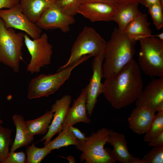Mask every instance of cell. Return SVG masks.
Masks as SVG:
<instances>
[{
  "label": "cell",
  "mask_w": 163,
  "mask_h": 163,
  "mask_svg": "<svg viewBox=\"0 0 163 163\" xmlns=\"http://www.w3.org/2000/svg\"><path fill=\"white\" fill-rule=\"evenodd\" d=\"M107 43L94 29L84 27L72 46L68 60L58 71L71 65L84 56H97L105 50Z\"/></svg>",
  "instance_id": "52a82bcc"
},
{
  "label": "cell",
  "mask_w": 163,
  "mask_h": 163,
  "mask_svg": "<svg viewBox=\"0 0 163 163\" xmlns=\"http://www.w3.org/2000/svg\"><path fill=\"white\" fill-rule=\"evenodd\" d=\"M116 4L99 2L82 3L78 13L92 22L110 21L116 11Z\"/></svg>",
  "instance_id": "5bb4252c"
},
{
  "label": "cell",
  "mask_w": 163,
  "mask_h": 163,
  "mask_svg": "<svg viewBox=\"0 0 163 163\" xmlns=\"http://www.w3.org/2000/svg\"><path fill=\"white\" fill-rule=\"evenodd\" d=\"M135 102L136 106L146 107L155 113L163 111V78L151 81Z\"/></svg>",
  "instance_id": "7c38bea8"
},
{
  "label": "cell",
  "mask_w": 163,
  "mask_h": 163,
  "mask_svg": "<svg viewBox=\"0 0 163 163\" xmlns=\"http://www.w3.org/2000/svg\"><path fill=\"white\" fill-rule=\"evenodd\" d=\"M105 50L94 57L92 63V76L85 88L86 92V106L87 114L92 115L97 101V98L102 94L103 76L102 65L104 57Z\"/></svg>",
  "instance_id": "30bf717a"
},
{
  "label": "cell",
  "mask_w": 163,
  "mask_h": 163,
  "mask_svg": "<svg viewBox=\"0 0 163 163\" xmlns=\"http://www.w3.org/2000/svg\"><path fill=\"white\" fill-rule=\"evenodd\" d=\"M12 120L16 127V134L10 152H14L20 148L28 145L34 139V137L30 136L28 134L23 116L15 114L12 117Z\"/></svg>",
  "instance_id": "44dd1931"
},
{
  "label": "cell",
  "mask_w": 163,
  "mask_h": 163,
  "mask_svg": "<svg viewBox=\"0 0 163 163\" xmlns=\"http://www.w3.org/2000/svg\"><path fill=\"white\" fill-rule=\"evenodd\" d=\"M0 18L6 28L23 31L33 39L39 37L41 34L42 29L29 21L23 13L19 3L10 8L0 10Z\"/></svg>",
  "instance_id": "9c48e42d"
},
{
  "label": "cell",
  "mask_w": 163,
  "mask_h": 163,
  "mask_svg": "<svg viewBox=\"0 0 163 163\" xmlns=\"http://www.w3.org/2000/svg\"><path fill=\"white\" fill-rule=\"evenodd\" d=\"M160 0V2L162 6H163V0Z\"/></svg>",
  "instance_id": "ab89813d"
},
{
  "label": "cell",
  "mask_w": 163,
  "mask_h": 163,
  "mask_svg": "<svg viewBox=\"0 0 163 163\" xmlns=\"http://www.w3.org/2000/svg\"><path fill=\"white\" fill-rule=\"evenodd\" d=\"M86 101V92L85 88H84L74 101L72 106L69 108L62 127L67 125L73 126L81 122L90 123L91 120L87 115Z\"/></svg>",
  "instance_id": "e0dca14e"
},
{
  "label": "cell",
  "mask_w": 163,
  "mask_h": 163,
  "mask_svg": "<svg viewBox=\"0 0 163 163\" xmlns=\"http://www.w3.org/2000/svg\"><path fill=\"white\" fill-rule=\"evenodd\" d=\"M139 4L138 3H116V11L112 21L117 23L119 30L124 31L129 23L136 18L140 11Z\"/></svg>",
  "instance_id": "ac0fdd59"
},
{
  "label": "cell",
  "mask_w": 163,
  "mask_h": 163,
  "mask_svg": "<svg viewBox=\"0 0 163 163\" xmlns=\"http://www.w3.org/2000/svg\"><path fill=\"white\" fill-rule=\"evenodd\" d=\"M62 157L67 159L68 160L69 163L75 162V158L72 156L69 155L66 157Z\"/></svg>",
  "instance_id": "8d00e7d4"
},
{
  "label": "cell",
  "mask_w": 163,
  "mask_h": 163,
  "mask_svg": "<svg viewBox=\"0 0 163 163\" xmlns=\"http://www.w3.org/2000/svg\"><path fill=\"white\" fill-rule=\"evenodd\" d=\"M160 3H161L160 0H143L141 4L148 8L152 5Z\"/></svg>",
  "instance_id": "e575fe53"
},
{
  "label": "cell",
  "mask_w": 163,
  "mask_h": 163,
  "mask_svg": "<svg viewBox=\"0 0 163 163\" xmlns=\"http://www.w3.org/2000/svg\"><path fill=\"white\" fill-rule=\"evenodd\" d=\"M162 131H163V111H161L155 114L149 129L145 133L144 140L149 142Z\"/></svg>",
  "instance_id": "484cf974"
},
{
  "label": "cell",
  "mask_w": 163,
  "mask_h": 163,
  "mask_svg": "<svg viewBox=\"0 0 163 163\" xmlns=\"http://www.w3.org/2000/svg\"><path fill=\"white\" fill-rule=\"evenodd\" d=\"M3 123V121L0 118V125H1Z\"/></svg>",
  "instance_id": "f35d334b"
},
{
  "label": "cell",
  "mask_w": 163,
  "mask_h": 163,
  "mask_svg": "<svg viewBox=\"0 0 163 163\" xmlns=\"http://www.w3.org/2000/svg\"><path fill=\"white\" fill-rule=\"evenodd\" d=\"M12 130L0 125V163H3L9 153V146L12 145Z\"/></svg>",
  "instance_id": "cb8c5ba5"
},
{
  "label": "cell",
  "mask_w": 163,
  "mask_h": 163,
  "mask_svg": "<svg viewBox=\"0 0 163 163\" xmlns=\"http://www.w3.org/2000/svg\"><path fill=\"white\" fill-rule=\"evenodd\" d=\"M112 129L103 128L95 133H92L86 140H78L75 147L82 152L80 161L85 163H115L116 161L112 150L104 148L109 135Z\"/></svg>",
  "instance_id": "3957f363"
},
{
  "label": "cell",
  "mask_w": 163,
  "mask_h": 163,
  "mask_svg": "<svg viewBox=\"0 0 163 163\" xmlns=\"http://www.w3.org/2000/svg\"><path fill=\"white\" fill-rule=\"evenodd\" d=\"M24 43L31 57L27 69L31 74L38 73L41 68L50 65L53 53V46L48 41L47 35L41 34L36 39H31L24 34Z\"/></svg>",
  "instance_id": "ba28073f"
},
{
  "label": "cell",
  "mask_w": 163,
  "mask_h": 163,
  "mask_svg": "<svg viewBox=\"0 0 163 163\" xmlns=\"http://www.w3.org/2000/svg\"><path fill=\"white\" fill-rule=\"evenodd\" d=\"M57 136L52 140H50L44 147L51 150L59 149L61 148L70 145L76 146L78 140L71 131L68 125L62 127Z\"/></svg>",
  "instance_id": "603a6c76"
},
{
  "label": "cell",
  "mask_w": 163,
  "mask_h": 163,
  "mask_svg": "<svg viewBox=\"0 0 163 163\" xmlns=\"http://www.w3.org/2000/svg\"><path fill=\"white\" fill-rule=\"evenodd\" d=\"M153 36L156 37L161 40L163 41V33H161L156 35H153Z\"/></svg>",
  "instance_id": "74e56055"
},
{
  "label": "cell",
  "mask_w": 163,
  "mask_h": 163,
  "mask_svg": "<svg viewBox=\"0 0 163 163\" xmlns=\"http://www.w3.org/2000/svg\"><path fill=\"white\" fill-rule=\"evenodd\" d=\"M91 56V55L84 56L56 73L48 75L42 74L33 78L28 85L27 98L32 99L48 97L53 94L69 79L71 72L75 68Z\"/></svg>",
  "instance_id": "277c9868"
},
{
  "label": "cell",
  "mask_w": 163,
  "mask_h": 163,
  "mask_svg": "<svg viewBox=\"0 0 163 163\" xmlns=\"http://www.w3.org/2000/svg\"><path fill=\"white\" fill-rule=\"evenodd\" d=\"M136 41L124 31L114 28L105 49L103 78L117 73L133 59Z\"/></svg>",
  "instance_id": "7a4b0ae2"
},
{
  "label": "cell",
  "mask_w": 163,
  "mask_h": 163,
  "mask_svg": "<svg viewBox=\"0 0 163 163\" xmlns=\"http://www.w3.org/2000/svg\"><path fill=\"white\" fill-rule=\"evenodd\" d=\"M72 97L69 95L63 96L57 100L51 107V110L53 113V119L45 135L39 141H44L45 145L56 133L61 130V128L70 105Z\"/></svg>",
  "instance_id": "4fadbf2b"
},
{
  "label": "cell",
  "mask_w": 163,
  "mask_h": 163,
  "mask_svg": "<svg viewBox=\"0 0 163 163\" xmlns=\"http://www.w3.org/2000/svg\"><path fill=\"white\" fill-rule=\"evenodd\" d=\"M81 3L87 2H99L110 4L116 3L115 0H80Z\"/></svg>",
  "instance_id": "836d02e7"
},
{
  "label": "cell",
  "mask_w": 163,
  "mask_h": 163,
  "mask_svg": "<svg viewBox=\"0 0 163 163\" xmlns=\"http://www.w3.org/2000/svg\"><path fill=\"white\" fill-rule=\"evenodd\" d=\"M75 21L74 17L63 13L55 2L43 11L35 24L42 29H59L67 33L70 30V26Z\"/></svg>",
  "instance_id": "8fae6325"
},
{
  "label": "cell",
  "mask_w": 163,
  "mask_h": 163,
  "mask_svg": "<svg viewBox=\"0 0 163 163\" xmlns=\"http://www.w3.org/2000/svg\"><path fill=\"white\" fill-rule=\"evenodd\" d=\"M20 0H0V10L11 8L19 3Z\"/></svg>",
  "instance_id": "1f68e13d"
},
{
  "label": "cell",
  "mask_w": 163,
  "mask_h": 163,
  "mask_svg": "<svg viewBox=\"0 0 163 163\" xmlns=\"http://www.w3.org/2000/svg\"><path fill=\"white\" fill-rule=\"evenodd\" d=\"M150 23L147 20L146 14L139 11L136 18L131 21L124 31L131 38L136 41L144 37L151 36Z\"/></svg>",
  "instance_id": "d6986e66"
},
{
  "label": "cell",
  "mask_w": 163,
  "mask_h": 163,
  "mask_svg": "<svg viewBox=\"0 0 163 163\" xmlns=\"http://www.w3.org/2000/svg\"><path fill=\"white\" fill-rule=\"evenodd\" d=\"M56 0H20L23 13L32 22L36 23L43 11Z\"/></svg>",
  "instance_id": "ffe728a7"
},
{
  "label": "cell",
  "mask_w": 163,
  "mask_h": 163,
  "mask_svg": "<svg viewBox=\"0 0 163 163\" xmlns=\"http://www.w3.org/2000/svg\"><path fill=\"white\" fill-rule=\"evenodd\" d=\"M56 2L63 13L72 17L78 13L81 4L80 0H56Z\"/></svg>",
  "instance_id": "4316f807"
},
{
  "label": "cell",
  "mask_w": 163,
  "mask_h": 163,
  "mask_svg": "<svg viewBox=\"0 0 163 163\" xmlns=\"http://www.w3.org/2000/svg\"><path fill=\"white\" fill-rule=\"evenodd\" d=\"M142 159L145 163H163V144L154 147Z\"/></svg>",
  "instance_id": "83f0119b"
},
{
  "label": "cell",
  "mask_w": 163,
  "mask_h": 163,
  "mask_svg": "<svg viewBox=\"0 0 163 163\" xmlns=\"http://www.w3.org/2000/svg\"><path fill=\"white\" fill-rule=\"evenodd\" d=\"M140 70L133 59L118 72L105 78L102 94L113 107L121 109L138 98L143 86Z\"/></svg>",
  "instance_id": "6da1fadb"
},
{
  "label": "cell",
  "mask_w": 163,
  "mask_h": 163,
  "mask_svg": "<svg viewBox=\"0 0 163 163\" xmlns=\"http://www.w3.org/2000/svg\"><path fill=\"white\" fill-rule=\"evenodd\" d=\"M24 34L14 29L6 28L0 18V63L9 66L15 73L19 71L20 62L23 60Z\"/></svg>",
  "instance_id": "5b68a950"
},
{
  "label": "cell",
  "mask_w": 163,
  "mask_h": 163,
  "mask_svg": "<svg viewBox=\"0 0 163 163\" xmlns=\"http://www.w3.org/2000/svg\"><path fill=\"white\" fill-rule=\"evenodd\" d=\"M148 8L154 24L158 30L160 29L163 27V6L160 3L152 5Z\"/></svg>",
  "instance_id": "f1b7e54d"
},
{
  "label": "cell",
  "mask_w": 163,
  "mask_h": 163,
  "mask_svg": "<svg viewBox=\"0 0 163 163\" xmlns=\"http://www.w3.org/2000/svg\"><path fill=\"white\" fill-rule=\"evenodd\" d=\"M139 40L137 63L140 69L149 76L163 78V41L153 35Z\"/></svg>",
  "instance_id": "8992f818"
},
{
  "label": "cell",
  "mask_w": 163,
  "mask_h": 163,
  "mask_svg": "<svg viewBox=\"0 0 163 163\" xmlns=\"http://www.w3.org/2000/svg\"><path fill=\"white\" fill-rule=\"evenodd\" d=\"M155 113L146 107L136 106L128 118L130 128L136 134L145 133L149 129Z\"/></svg>",
  "instance_id": "2e32d148"
},
{
  "label": "cell",
  "mask_w": 163,
  "mask_h": 163,
  "mask_svg": "<svg viewBox=\"0 0 163 163\" xmlns=\"http://www.w3.org/2000/svg\"><path fill=\"white\" fill-rule=\"evenodd\" d=\"M51 151L44 146L42 148L37 147L33 143L26 150L27 155L26 163H40Z\"/></svg>",
  "instance_id": "d4e9b609"
},
{
  "label": "cell",
  "mask_w": 163,
  "mask_h": 163,
  "mask_svg": "<svg viewBox=\"0 0 163 163\" xmlns=\"http://www.w3.org/2000/svg\"><path fill=\"white\" fill-rule=\"evenodd\" d=\"M70 128L74 135L78 140L82 142L86 140L85 134L81 132L79 129L73 126H70Z\"/></svg>",
  "instance_id": "d6a6232c"
},
{
  "label": "cell",
  "mask_w": 163,
  "mask_h": 163,
  "mask_svg": "<svg viewBox=\"0 0 163 163\" xmlns=\"http://www.w3.org/2000/svg\"><path fill=\"white\" fill-rule=\"evenodd\" d=\"M53 115V113L50 110L47 111L37 119L25 121L28 135L34 137L36 135H43L47 133Z\"/></svg>",
  "instance_id": "7402d4cb"
},
{
  "label": "cell",
  "mask_w": 163,
  "mask_h": 163,
  "mask_svg": "<svg viewBox=\"0 0 163 163\" xmlns=\"http://www.w3.org/2000/svg\"><path fill=\"white\" fill-rule=\"evenodd\" d=\"M148 144L149 146L153 147L163 144V131L149 142Z\"/></svg>",
  "instance_id": "4dcf8cb0"
},
{
  "label": "cell",
  "mask_w": 163,
  "mask_h": 163,
  "mask_svg": "<svg viewBox=\"0 0 163 163\" xmlns=\"http://www.w3.org/2000/svg\"><path fill=\"white\" fill-rule=\"evenodd\" d=\"M143 0H115L116 3H141Z\"/></svg>",
  "instance_id": "d590c367"
},
{
  "label": "cell",
  "mask_w": 163,
  "mask_h": 163,
  "mask_svg": "<svg viewBox=\"0 0 163 163\" xmlns=\"http://www.w3.org/2000/svg\"><path fill=\"white\" fill-rule=\"evenodd\" d=\"M107 142L113 147L112 152L116 161L122 163H145L142 159L134 157L129 153L123 134L113 131L109 135Z\"/></svg>",
  "instance_id": "9a60e30c"
},
{
  "label": "cell",
  "mask_w": 163,
  "mask_h": 163,
  "mask_svg": "<svg viewBox=\"0 0 163 163\" xmlns=\"http://www.w3.org/2000/svg\"><path fill=\"white\" fill-rule=\"evenodd\" d=\"M27 157L23 151L9 152L3 163H26Z\"/></svg>",
  "instance_id": "f546056e"
}]
</instances>
